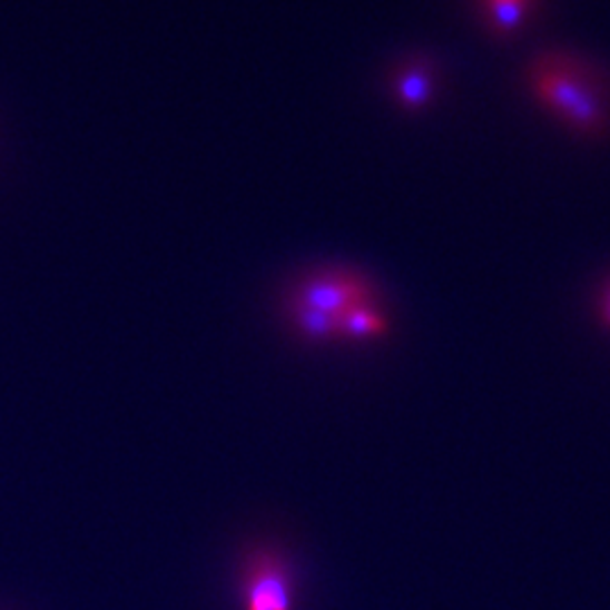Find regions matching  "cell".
Returning a JSON list of instances; mask_svg holds the SVG:
<instances>
[{"label":"cell","instance_id":"7a4b0ae2","mask_svg":"<svg viewBox=\"0 0 610 610\" xmlns=\"http://www.w3.org/2000/svg\"><path fill=\"white\" fill-rule=\"evenodd\" d=\"M368 303H377V289L368 276L346 267H326L296 281L285 298V315L303 340L337 342L340 322Z\"/></svg>","mask_w":610,"mask_h":610},{"label":"cell","instance_id":"6da1fadb","mask_svg":"<svg viewBox=\"0 0 610 610\" xmlns=\"http://www.w3.org/2000/svg\"><path fill=\"white\" fill-rule=\"evenodd\" d=\"M529 89L552 116L583 136L610 131V82L590 61L570 52H545L529 66Z\"/></svg>","mask_w":610,"mask_h":610},{"label":"cell","instance_id":"8992f818","mask_svg":"<svg viewBox=\"0 0 610 610\" xmlns=\"http://www.w3.org/2000/svg\"><path fill=\"white\" fill-rule=\"evenodd\" d=\"M601 319H603V324L610 328V287H608L606 294L601 296Z\"/></svg>","mask_w":610,"mask_h":610},{"label":"cell","instance_id":"5b68a950","mask_svg":"<svg viewBox=\"0 0 610 610\" xmlns=\"http://www.w3.org/2000/svg\"><path fill=\"white\" fill-rule=\"evenodd\" d=\"M396 96L405 107H421L430 98V72L425 66L405 68L396 78Z\"/></svg>","mask_w":610,"mask_h":610},{"label":"cell","instance_id":"277c9868","mask_svg":"<svg viewBox=\"0 0 610 610\" xmlns=\"http://www.w3.org/2000/svg\"><path fill=\"white\" fill-rule=\"evenodd\" d=\"M390 333V319L380 303L360 305L340 322V340H377Z\"/></svg>","mask_w":610,"mask_h":610},{"label":"cell","instance_id":"52a82bcc","mask_svg":"<svg viewBox=\"0 0 610 610\" xmlns=\"http://www.w3.org/2000/svg\"><path fill=\"white\" fill-rule=\"evenodd\" d=\"M491 3H500V0H482V6H491Z\"/></svg>","mask_w":610,"mask_h":610},{"label":"cell","instance_id":"3957f363","mask_svg":"<svg viewBox=\"0 0 610 610\" xmlns=\"http://www.w3.org/2000/svg\"><path fill=\"white\" fill-rule=\"evenodd\" d=\"M243 610H292L294 574L285 554L272 545L252 548L240 565Z\"/></svg>","mask_w":610,"mask_h":610}]
</instances>
